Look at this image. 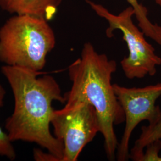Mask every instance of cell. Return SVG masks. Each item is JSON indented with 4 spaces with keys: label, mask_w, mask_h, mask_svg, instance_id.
<instances>
[{
    "label": "cell",
    "mask_w": 161,
    "mask_h": 161,
    "mask_svg": "<svg viewBox=\"0 0 161 161\" xmlns=\"http://www.w3.org/2000/svg\"><path fill=\"white\" fill-rule=\"evenodd\" d=\"M1 72L14 98L13 113L6 122L10 140L34 142L62 161L64 143L50 130L53 102H66L57 81L52 76L38 77L40 72L19 66L4 65Z\"/></svg>",
    "instance_id": "obj_1"
},
{
    "label": "cell",
    "mask_w": 161,
    "mask_h": 161,
    "mask_svg": "<svg viewBox=\"0 0 161 161\" xmlns=\"http://www.w3.org/2000/svg\"><path fill=\"white\" fill-rule=\"evenodd\" d=\"M115 60L98 53L90 42L82 48L80 58L69 66L71 88L64 94L66 102L85 100L97 112L104 147L108 158H115L118 143L114 130L125 120V114L115 94L112 76L116 70Z\"/></svg>",
    "instance_id": "obj_2"
},
{
    "label": "cell",
    "mask_w": 161,
    "mask_h": 161,
    "mask_svg": "<svg viewBox=\"0 0 161 161\" xmlns=\"http://www.w3.org/2000/svg\"><path fill=\"white\" fill-rule=\"evenodd\" d=\"M42 17L14 14L0 28V61L40 72L47 54L54 48L53 30Z\"/></svg>",
    "instance_id": "obj_3"
},
{
    "label": "cell",
    "mask_w": 161,
    "mask_h": 161,
    "mask_svg": "<svg viewBox=\"0 0 161 161\" xmlns=\"http://www.w3.org/2000/svg\"><path fill=\"white\" fill-rule=\"evenodd\" d=\"M86 2L98 16L108 21L109 27L106 34L109 38L113 36L115 30H119L122 33L129 54L121 60V64L127 78L140 79L146 75H155L156 67L161 64V58L146 40L142 31L133 23L132 17L134 11L132 7H128L116 15L100 4L91 0H86Z\"/></svg>",
    "instance_id": "obj_4"
},
{
    "label": "cell",
    "mask_w": 161,
    "mask_h": 161,
    "mask_svg": "<svg viewBox=\"0 0 161 161\" xmlns=\"http://www.w3.org/2000/svg\"><path fill=\"white\" fill-rule=\"evenodd\" d=\"M63 109L54 110L51 124L54 136L64 143L62 161L78 160L80 152L100 132L97 112L85 100L66 102Z\"/></svg>",
    "instance_id": "obj_5"
},
{
    "label": "cell",
    "mask_w": 161,
    "mask_h": 161,
    "mask_svg": "<svg viewBox=\"0 0 161 161\" xmlns=\"http://www.w3.org/2000/svg\"><path fill=\"white\" fill-rule=\"evenodd\" d=\"M114 92L125 114V127L121 142L118 144L116 158L126 161L129 158V143L132 132L142 121L153 125L161 119V110L156 106L161 96V82L144 87L128 88L113 84Z\"/></svg>",
    "instance_id": "obj_6"
},
{
    "label": "cell",
    "mask_w": 161,
    "mask_h": 161,
    "mask_svg": "<svg viewBox=\"0 0 161 161\" xmlns=\"http://www.w3.org/2000/svg\"><path fill=\"white\" fill-rule=\"evenodd\" d=\"M63 0H0V8L14 14H29L52 20Z\"/></svg>",
    "instance_id": "obj_7"
},
{
    "label": "cell",
    "mask_w": 161,
    "mask_h": 161,
    "mask_svg": "<svg viewBox=\"0 0 161 161\" xmlns=\"http://www.w3.org/2000/svg\"><path fill=\"white\" fill-rule=\"evenodd\" d=\"M134 11V15L138 22V26L144 35L161 45V26L153 24L147 17V8L138 3L137 0H127Z\"/></svg>",
    "instance_id": "obj_8"
},
{
    "label": "cell",
    "mask_w": 161,
    "mask_h": 161,
    "mask_svg": "<svg viewBox=\"0 0 161 161\" xmlns=\"http://www.w3.org/2000/svg\"><path fill=\"white\" fill-rule=\"evenodd\" d=\"M142 131L141 136L135 142L129 155V158L133 161H141L144 155V147L156 140H161V119L153 125L142 127Z\"/></svg>",
    "instance_id": "obj_9"
},
{
    "label": "cell",
    "mask_w": 161,
    "mask_h": 161,
    "mask_svg": "<svg viewBox=\"0 0 161 161\" xmlns=\"http://www.w3.org/2000/svg\"><path fill=\"white\" fill-rule=\"evenodd\" d=\"M5 93L4 89L0 85V106L3 105ZM12 142L7 133L4 132L0 127V156H5L10 160H14L16 153Z\"/></svg>",
    "instance_id": "obj_10"
},
{
    "label": "cell",
    "mask_w": 161,
    "mask_h": 161,
    "mask_svg": "<svg viewBox=\"0 0 161 161\" xmlns=\"http://www.w3.org/2000/svg\"><path fill=\"white\" fill-rule=\"evenodd\" d=\"M147 150L144 153L141 161H159V156H158V152L161 148V140H158L152 142L146 146Z\"/></svg>",
    "instance_id": "obj_11"
},
{
    "label": "cell",
    "mask_w": 161,
    "mask_h": 161,
    "mask_svg": "<svg viewBox=\"0 0 161 161\" xmlns=\"http://www.w3.org/2000/svg\"><path fill=\"white\" fill-rule=\"evenodd\" d=\"M34 158L36 161H59L55 156L52 153H46L39 149L34 150Z\"/></svg>",
    "instance_id": "obj_12"
},
{
    "label": "cell",
    "mask_w": 161,
    "mask_h": 161,
    "mask_svg": "<svg viewBox=\"0 0 161 161\" xmlns=\"http://www.w3.org/2000/svg\"><path fill=\"white\" fill-rule=\"evenodd\" d=\"M155 1L156 3L161 7V0H155Z\"/></svg>",
    "instance_id": "obj_13"
},
{
    "label": "cell",
    "mask_w": 161,
    "mask_h": 161,
    "mask_svg": "<svg viewBox=\"0 0 161 161\" xmlns=\"http://www.w3.org/2000/svg\"><path fill=\"white\" fill-rule=\"evenodd\" d=\"M159 161H161V157H160V158H159Z\"/></svg>",
    "instance_id": "obj_14"
}]
</instances>
